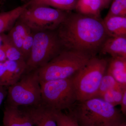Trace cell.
Wrapping results in <instances>:
<instances>
[{
	"label": "cell",
	"instance_id": "6da1fadb",
	"mask_svg": "<svg viewBox=\"0 0 126 126\" xmlns=\"http://www.w3.org/2000/svg\"><path fill=\"white\" fill-rule=\"evenodd\" d=\"M63 48L92 56L101 50L109 36L100 17L79 13L68 14L56 30Z\"/></svg>",
	"mask_w": 126,
	"mask_h": 126
},
{
	"label": "cell",
	"instance_id": "7a4b0ae2",
	"mask_svg": "<svg viewBox=\"0 0 126 126\" xmlns=\"http://www.w3.org/2000/svg\"><path fill=\"white\" fill-rule=\"evenodd\" d=\"M78 102V104L70 112L79 126H118L124 122L122 113L100 98Z\"/></svg>",
	"mask_w": 126,
	"mask_h": 126
},
{
	"label": "cell",
	"instance_id": "3957f363",
	"mask_svg": "<svg viewBox=\"0 0 126 126\" xmlns=\"http://www.w3.org/2000/svg\"><path fill=\"white\" fill-rule=\"evenodd\" d=\"M93 56L83 52L64 49L37 69L40 82L72 77Z\"/></svg>",
	"mask_w": 126,
	"mask_h": 126
},
{
	"label": "cell",
	"instance_id": "277c9868",
	"mask_svg": "<svg viewBox=\"0 0 126 126\" xmlns=\"http://www.w3.org/2000/svg\"><path fill=\"white\" fill-rule=\"evenodd\" d=\"M108 63L106 59L93 56L72 77L78 102L96 96Z\"/></svg>",
	"mask_w": 126,
	"mask_h": 126
},
{
	"label": "cell",
	"instance_id": "5b68a950",
	"mask_svg": "<svg viewBox=\"0 0 126 126\" xmlns=\"http://www.w3.org/2000/svg\"><path fill=\"white\" fill-rule=\"evenodd\" d=\"M41 104L55 111L71 108L78 102L72 77L40 82Z\"/></svg>",
	"mask_w": 126,
	"mask_h": 126
},
{
	"label": "cell",
	"instance_id": "8992f818",
	"mask_svg": "<svg viewBox=\"0 0 126 126\" xmlns=\"http://www.w3.org/2000/svg\"><path fill=\"white\" fill-rule=\"evenodd\" d=\"M63 48L55 31H36L34 34L33 47L26 61L29 72L43 67L58 54Z\"/></svg>",
	"mask_w": 126,
	"mask_h": 126
},
{
	"label": "cell",
	"instance_id": "52a82bcc",
	"mask_svg": "<svg viewBox=\"0 0 126 126\" xmlns=\"http://www.w3.org/2000/svg\"><path fill=\"white\" fill-rule=\"evenodd\" d=\"M8 105L38 106L41 104V89L37 70L22 77L8 87Z\"/></svg>",
	"mask_w": 126,
	"mask_h": 126
},
{
	"label": "cell",
	"instance_id": "ba28073f",
	"mask_svg": "<svg viewBox=\"0 0 126 126\" xmlns=\"http://www.w3.org/2000/svg\"><path fill=\"white\" fill-rule=\"evenodd\" d=\"M68 14L67 11L48 6L29 7L21 14L19 19L31 30L55 31L64 20Z\"/></svg>",
	"mask_w": 126,
	"mask_h": 126
},
{
	"label": "cell",
	"instance_id": "9c48e42d",
	"mask_svg": "<svg viewBox=\"0 0 126 126\" xmlns=\"http://www.w3.org/2000/svg\"><path fill=\"white\" fill-rule=\"evenodd\" d=\"M2 122L4 126H34L27 110L23 111L19 107L10 105L5 108Z\"/></svg>",
	"mask_w": 126,
	"mask_h": 126
},
{
	"label": "cell",
	"instance_id": "30bf717a",
	"mask_svg": "<svg viewBox=\"0 0 126 126\" xmlns=\"http://www.w3.org/2000/svg\"><path fill=\"white\" fill-rule=\"evenodd\" d=\"M27 111L34 126H58L54 110L40 104Z\"/></svg>",
	"mask_w": 126,
	"mask_h": 126
},
{
	"label": "cell",
	"instance_id": "8fae6325",
	"mask_svg": "<svg viewBox=\"0 0 126 126\" xmlns=\"http://www.w3.org/2000/svg\"><path fill=\"white\" fill-rule=\"evenodd\" d=\"M101 50L104 54L110 55L112 58L126 60V38L109 37Z\"/></svg>",
	"mask_w": 126,
	"mask_h": 126
},
{
	"label": "cell",
	"instance_id": "7c38bea8",
	"mask_svg": "<svg viewBox=\"0 0 126 126\" xmlns=\"http://www.w3.org/2000/svg\"><path fill=\"white\" fill-rule=\"evenodd\" d=\"M103 22L109 37L126 38V17L107 15Z\"/></svg>",
	"mask_w": 126,
	"mask_h": 126
},
{
	"label": "cell",
	"instance_id": "4fadbf2b",
	"mask_svg": "<svg viewBox=\"0 0 126 126\" xmlns=\"http://www.w3.org/2000/svg\"><path fill=\"white\" fill-rule=\"evenodd\" d=\"M29 1L8 11L0 13V34L10 31L24 11L29 6Z\"/></svg>",
	"mask_w": 126,
	"mask_h": 126
},
{
	"label": "cell",
	"instance_id": "5bb4252c",
	"mask_svg": "<svg viewBox=\"0 0 126 126\" xmlns=\"http://www.w3.org/2000/svg\"><path fill=\"white\" fill-rule=\"evenodd\" d=\"M6 68L7 87L11 86L19 81L26 70V61L25 60L4 61Z\"/></svg>",
	"mask_w": 126,
	"mask_h": 126
},
{
	"label": "cell",
	"instance_id": "9a60e30c",
	"mask_svg": "<svg viewBox=\"0 0 126 126\" xmlns=\"http://www.w3.org/2000/svg\"><path fill=\"white\" fill-rule=\"evenodd\" d=\"M102 9L101 0H78L75 10L82 15L100 17Z\"/></svg>",
	"mask_w": 126,
	"mask_h": 126
},
{
	"label": "cell",
	"instance_id": "2e32d148",
	"mask_svg": "<svg viewBox=\"0 0 126 126\" xmlns=\"http://www.w3.org/2000/svg\"><path fill=\"white\" fill-rule=\"evenodd\" d=\"M0 37L2 44L5 47L7 60L15 61H25L24 56L21 51L13 44L7 35L1 34Z\"/></svg>",
	"mask_w": 126,
	"mask_h": 126
},
{
	"label": "cell",
	"instance_id": "e0dca14e",
	"mask_svg": "<svg viewBox=\"0 0 126 126\" xmlns=\"http://www.w3.org/2000/svg\"><path fill=\"white\" fill-rule=\"evenodd\" d=\"M126 89V84L120 83L111 75L107 72L102 79L96 97H98L106 91L111 89L125 90Z\"/></svg>",
	"mask_w": 126,
	"mask_h": 126
},
{
	"label": "cell",
	"instance_id": "ac0fdd59",
	"mask_svg": "<svg viewBox=\"0 0 126 126\" xmlns=\"http://www.w3.org/2000/svg\"><path fill=\"white\" fill-rule=\"evenodd\" d=\"M54 111L58 126H79L77 118L71 112L66 113L62 111Z\"/></svg>",
	"mask_w": 126,
	"mask_h": 126
},
{
	"label": "cell",
	"instance_id": "d6986e66",
	"mask_svg": "<svg viewBox=\"0 0 126 126\" xmlns=\"http://www.w3.org/2000/svg\"><path fill=\"white\" fill-rule=\"evenodd\" d=\"M125 90L117 89H111L106 91L98 97L116 107L117 105H121Z\"/></svg>",
	"mask_w": 126,
	"mask_h": 126
},
{
	"label": "cell",
	"instance_id": "ffe728a7",
	"mask_svg": "<svg viewBox=\"0 0 126 126\" xmlns=\"http://www.w3.org/2000/svg\"><path fill=\"white\" fill-rule=\"evenodd\" d=\"M78 0H49L48 6L63 11H70L75 9Z\"/></svg>",
	"mask_w": 126,
	"mask_h": 126
},
{
	"label": "cell",
	"instance_id": "44dd1931",
	"mask_svg": "<svg viewBox=\"0 0 126 126\" xmlns=\"http://www.w3.org/2000/svg\"><path fill=\"white\" fill-rule=\"evenodd\" d=\"M107 15L126 17V0H113Z\"/></svg>",
	"mask_w": 126,
	"mask_h": 126
},
{
	"label": "cell",
	"instance_id": "7402d4cb",
	"mask_svg": "<svg viewBox=\"0 0 126 126\" xmlns=\"http://www.w3.org/2000/svg\"><path fill=\"white\" fill-rule=\"evenodd\" d=\"M33 41L34 34L31 32L23 39L21 52L25 59H28L29 57L33 47Z\"/></svg>",
	"mask_w": 126,
	"mask_h": 126
},
{
	"label": "cell",
	"instance_id": "603a6c76",
	"mask_svg": "<svg viewBox=\"0 0 126 126\" xmlns=\"http://www.w3.org/2000/svg\"><path fill=\"white\" fill-rule=\"evenodd\" d=\"M7 35L13 44L21 51L23 39L20 35L16 31L14 27L10 31L9 34Z\"/></svg>",
	"mask_w": 126,
	"mask_h": 126
},
{
	"label": "cell",
	"instance_id": "cb8c5ba5",
	"mask_svg": "<svg viewBox=\"0 0 126 126\" xmlns=\"http://www.w3.org/2000/svg\"><path fill=\"white\" fill-rule=\"evenodd\" d=\"M13 27L23 39L31 33L30 29L24 23L19 20L16 21Z\"/></svg>",
	"mask_w": 126,
	"mask_h": 126
},
{
	"label": "cell",
	"instance_id": "d4e9b609",
	"mask_svg": "<svg viewBox=\"0 0 126 126\" xmlns=\"http://www.w3.org/2000/svg\"><path fill=\"white\" fill-rule=\"evenodd\" d=\"M0 86H7L6 68L4 62H0Z\"/></svg>",
	"mask_w": 126,
	"mask_h": 126
},
{
	"label": "cell",
	"instance_id": "484cf974",
	"mask_svg": "<svg viewBox=\"0 0 126 126\" xmlns=\"http://www.w3.org/2000/svg\"><path fill=\"white\" fill-rule=\"evenodd\" d=\"M49 0H31L29 7L37 6H48Z\"/></svg>",
	"mask_w": 126,
	"mask_h": 126
},
{
	"label": "cell",
	"instance_id": "4316f807",
	"mask_svg": "<svg viewBox=\"0 0 126 126\" xmlns=\"http://www.w3.org/2000/svg\"><path fill=\"white\" fill-rule=\"evenodd\" d=\"M8 87L0 86V106L7 96Z\"/></svg>",
	"mask_w": 126,
	"mask_h": 126
},
{
	"label": "cell",
	"instance_id": "83f0119b",
	"mask_svg": "<svg viewBox=\"0 0 126 126\" xmlns=\"http://www.w3.org/2000/svg\"><path fill=\"white\" fill-rule=\"evenodd\" d=\"M121 111L123 115H126V89L124 91L121 104Z\"/></svg>",
	"mask_w": 126,
	"mask_h": 126
},
{
	"label": "cell",
	"instance_id": "f1b7e54d",
	"mask_svg": "<svg viewBox=\"0 0 126 126\" xmlns=\"http://www.w3.org/2000/svg\"><path fill=\"white\" fill-rule=\"evenodd\" d=\"M6 53L4 46L0 45V62H4L7 60Z\"/></svg>",
	"mask_w": 126,
	"mask_h": 126
},
{
	"label": "cell",
	"instance_id": "f546056e",
	"mask_svg": "<svg viewBox=\"0 0 126 126\" xmlns=\"http://www.w3.org/2000/svg\"><path fill=\"white\" fill-rule=\"evenodd\" d=\"M111 0H101L103 9L108 8Z\"/></svg>",
	"mask_w": 126,
	"mask_h": 126
},
{
	"label": "cell",
	"instance_id": "4dcf8cb0",
	"mask_svg": "<svg viewBox=\"0 0 126 126\" xmlns=\"http://www.w3.org/2000/svg\"><path fill=\"white\" fill-rule=\"evenodd\" d=\"M126 126V122H124L122 124H120L119 126Z\"/></svg>",
	"mask_w": 126,
	"mask_h": 126
},
{
	"label": "cell",
	"instance_id": "1f68e13d",
	"mask_svg": "<svg viewBox=\"0 0 126 126\" xmlns=\"http://www.w3.org/2000/svg\"><path fill=\"white\" fill-rule=\"evenodd\" d=\"M1 42V38L0 37V43Z\"/></svg>",
	"mask_w": 126,
	"mask_h": 126
},
{
	"label": "cell",
	"instance_id": "d6a6232c",
	"mask_svg": "<svg viewBox=\"0 0 126 126\" xmlns=\"http://www.w3.org/2000/svg\"><path fill=\"white\" fill-rule=\"evenodd\" d=\"M20 0L21 1H24L25 0Z\"/></svg>",
	"mask_w": 126,
	"mask_h": 126
},
{
	"label": "cell",
	"instance_id": "836d02e7",
	"mask_svg": "<svg viewBox=\"0 0 126 126\" xmlns=\"http://www.w3.org/2000/svg\"></svg>",
	"mask_w": 126,
	"mask_h": 126
}]
</instances>
